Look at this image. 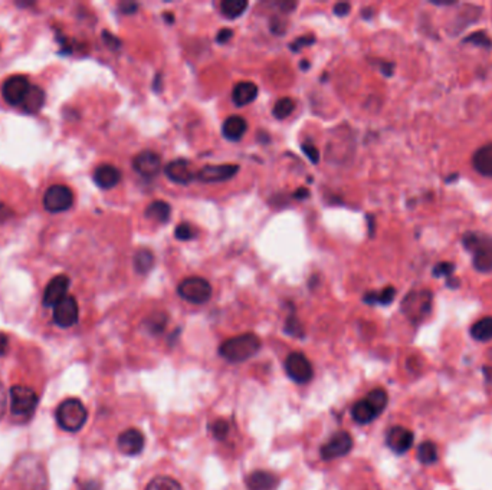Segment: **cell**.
I'll use <instances>...</instances> for the list:
<instances>
[{
    "label": "cell",
    "instance_id": "obj_1",
    "mask_svg": "<svg viewBox=\"0 0 492 490\" xmlns=\"http://www.w3.org/2000/svg\"><path fill=\"white\" fill-rule=\"evenodd\" d=\"M260 338L252 333L229 338L219 347V355L229 363H244L259 352Z\"/></svg>",
    "mask_w": 492,
    "mask_h": 490
},
{
    "label": "cell",
    "instance_id": "obj_2",
    "mask_svg": "<svg viewBox=\"0 0 492 490\" xmlns=\"http://www.w3.org/2000/svg\"><path fill=\"white\" fill-rule=\"evenodd\" d=\"M56 421L59 427L65 432L77 433L87 423L88 411L84 403L78 399H67L62 401L56 408Z\"/></svg>",
    "mask_w": 492,
    "mask_h": 490
},
{
    "label": "cell",
    "instance_id": "obj_3",
    "mask_svg": "<svg viewBox=\"0 0 492 490\" xmlns=\"http://www.w3.org/2000/svg\"><path fill=\"white\" fill-rule=\"evenodd\" d=\"M464 246L472 253V264L478 272L492 271V239L478 233H467L462 239Z\"/></svg>",
    "mask_w": 492,
    "mask_h": 490
},
{
    "label": "cell",
    "instance_id": "obj_4",
    "mask_svg": "<svg viewBox=\"0 0 492 490\" xmlns=\"http://www.w3.org/2000/svg\"><path fill=\"white\" fill-rule=\"evenodd\" d=\"M432 292L428 289L412 290L402 302V312L415 323L423 321L432 311Z\"/></svg>",
    "mask_w": 492,
    "mask_h": 490
},
{
    "label": "cell",
    "instance_id": "obj_5",
    "mask_svg": "<svg viewBox=\"0 0 492 490\" xmlns=\"http://www.w3.org/2000/svg\"><path fill=\"white\" fill-rule=\"evenodd\" d=\"M11 411L15 417L27 420L34 415L39 399L34 389L25 385H13L9 391Z\"/></svg>",
    "mask_w": 492,
    "mask_h": 490
},
{
    "label": "cell",
    "instance_id": "obj_6",
    "mask_svg": "<svg viewBox=\"0 0 492 490\" xmlns=\"http://www.w3.org/2000/svg\"><path fill=\"white\" fill-rule=\"evenodd\" d=\"M212 285L209 281L201 276H190L180 282L177 286V293L182 299L194 304V305H203L212 298Z\"/></svg>",
    "mask_w": 492,
    "mask_h": 490
},
{
    "label": "cell",
    "instance_id": "obj_7",
    "mask_svg": "<svg viewBox=\"0 0 492 490\" xmlns=\"http://www.w3.org/2000/svg\"><path fill=\"white\" fill-rule=\"evenodd\" d=\"M74 191L65 184L51 186L42 198V206L49 213L67 212L74 205Z\"/></svg>",
    "mask_w": 492,
    "mask_h": 490
},
{
    "label": "cell",
    "instance_id": "obj_8",
    "mask_svg": "<svg viewBox=\"0 0 492 490\" xmlns=\"http://www.w3.org/2000/svg\"><path fill=\"white\" fill-rule=\"evenodd\" d=\"M286 375L297 384H307L314 377V368L303 352H291L285 359Z\"/></svg>",
    "mask_w": 492,
    "mask_h": 490
},
{
    "label": "cell",
    "instance_id": "obj_9",
    "mask_svg": "<svg viewBox=\"0 0 492 490\" xmlns=\"http://www.w3.org/2000/svg\"><path fill=\"white\" fill-rule=\"evenodd\" d=\"M353 449V437L347 432H337L328 439L320 449V454L324 460L330 462L347 456Z\"/></svg>",
    "mask_w": 492,
    "mask_h": 490
},
{
    "label": "cell",
    "instance_id": "obj_10",
    "mask_svg": "<svg viewBox=\"0 0 492 490\" xmlns=\"http://www.w3.org/2000/svg\"><path fill=\"white\" fill-rule=\"evenodd\" d=\"M29 88H30V84L25 75H13L4 82L2 96L9 105L18 107V105H22Z\"/></svg>",
    "mask_w": 492,
    "mask_h": 490
},
{
    "label": "cell",
    "instance_id": "obj_11",
    "mask_svg": "<svg viewBox=\"0 0 492 490\" xmlns=\"http://www.w3.org/2000/svg\"><path fill=\"white\" fill-rule=\"evenodd\" d=\"M70 283L71 281L67 275H58L52 278L44 290V295H42L44 307L55 308L63 298H67Z\"/></svg>",
    "mask_w": 492,
    "mask_h": 490
},
{
    "label": "cell",
    "instance_id": "obj_12",
    "mask_svg": "<svg viewBox=\"0 0 492 490\" xmlns=\"http://www.w3.org/2000/svg\"><path fill=\"white\" fill-rule=\"evenodd\" d=\"M78 318L80 308L74 297L68 295L53 308V322L61 328H71L78 322Z\"/></svg>",
    "mask_w": 492,
    "mask_h": 490
},
{
    "label": "cell",
    "instance_id": "obj_13",
    "mask_svg": "<svg viewBox=\"0 0 492 490\" xmlns=\"http://www.w3.org/2000/svg\"><path fill=\"white\" fill-rule=\"evenodd\" d=\"M133 169L137 174L146 179H153L161 170V158L157 153L151 150H144L134 157Z\"/></svg>",
    "mask_w": 492,
    "mask_h": 490
},
{
    "label": "cell",
    "instance_id": "obj_14",
    "mask_svg": "<svg viewBox=\"0 0 492 490\" xmlns=\"http://www.w3.org/2000/svg\"><path fill=\"white\" fill-rule=\"evenodd\" d=\"M239 172L236 165H217V166H205L201 172L196 173V180L202 183H223L234 179Z\"/></svg>",
    "mask_w": 492,
    "mask_h": 490
},
{
    "label": "cell",
    "instance_id": "obj_15",
    "mask_svg": "<svg viewBox=\"0 0 492 490\" xmlns=\"http://www.w3.org/2000/svg\"><path fill=\"white\" fill-rule=\"evenodd\" d=\"M415 434L406 427L395 426L391 427L386 434V444L387 447L396 454H405L409 451L413 446Z\"/></svg>",
    "mask_w": 492,
    "mask_h": 490
},
{
    "label": "cell",
    "instance_id": "obj_16",
    "mask_svg": "<svg viewBox=\"0 0 492 490\" xmlns=\"http://www.w3.org/2000/svg\"><path fill=\"white\" fill-rule=\"evenodd\" d=\"M481 15H482V9L479 6L462 5L461 8H459V12L450 20L449 27H448L452 37H456L458 34H461V32H464L469 25L479 20Z\"/></svg>",
    "mask_w": 492,
    "mask_h": 490
},
{
    "label": "cell",
    "instance_id": "obj_17",
    "mask_svg": "<svg viewBox=\"0 0 492 490\" xmlns=\"http://www.w3.org/2000/svg\"><path fill=\"white\" fill-rule=\"evenodd\" d=\"M164 174L168 176L170 181L182 186H187L193 180H196V173L193 172L190 162L183 158L172 160L169 165L164 167Z\"/></svg>",
    "mask_w": 492,
    "mask_h": 490
},
{
    "label": "cell",
    "instance_id": "obj_18",
    "mask_svg": "<svg viewBox=\"0 0 492 490\" xmlns=\"http://www.w3.org/2000/svg\"><path fill=\"white\" fill-rule=\"evenodd\" d=\"M144 434L137 429H128L122 432L117 439L118 450L124 456H139L144 450Z\"/></svg>",
    "mask_w": 492,
    "mask_h": 490
},
{
    "label": "cell",
    "instance_id": "obj_19",
    "mask_svg": "<svg viewBox=\"0 0 492 490\" xmlns=\"http://www.w3.org/2000/svg\"><path fill=\"white\" fill-rule=\"evenodd\" d=\"M245 484L249 490H275L279 479L268 470H255L245 477Z\"/></svg>",
    "mask_w": 492,
    "mask_h": 490
},
{
    "label": "cell",
    "instance_id": "obj_20",
    "mask_svg": "<svg viewBox=\"0 0 492 490\" xmlns=\"http://www.w3.org/2000/svg\"><path fill=\"white\" fill-rule=\"evenodd\" d=\"M120 181H121V172L111 165H101L94 172V183L103 190L114 188Z\"/></svg>",
    "mask_w": 492,
    "mask_h": 490
},
{
    "label": "cell",
    "instance_id": "obj_21",
    "mask_svg": "<svg viewBox=\"0 0 492 490\" xmlns=\"http://www.w3.org/2000/svg\"><path fill=\"white\" fill-rule=\"evenodd\" d=\"M248 129V122L241 115L227 117L222 125V134L229 141H239Z\"/></svg>",
    "mask_w": 492,
    "mask_h": 490
},
{
    "label": "cell",
    "instance_id": "obj_22",
    "mask_svg": "<svg viewBox=\"0 0 492 490\" xmlns=\"http://www.w3.org/2000/svg\"><path fill=\"white\" fill-rule=\"evenodd\" d=\"M258 85L251 81H242L235 85L232 91V101L236 107H245L253 103L258 96Z\"/></svg>",
    "mask_w": 492,
    "mask_h": 490
},
{
    "label": "cell",
    "instance_id": "obj_23",
    "mask_svg": "<svg viewBox=\"0 0 492 490\" xmlns=\"http://www.w3.org/2000/svg\"><path fill=\"white\" fill-rule=\"evenodd\" d=\"M45 100H46L45 91L38 85H30L20 107H22L23 112L34 115V114H38L44 108Z\"/></svg>",
    "mask_w": 492,
    "mask_h": 490
},
{
    "label": "cell",
    "instance_id": "obj_24",
    "mask_svg": "<svg viewBox=\"0 0 492 490\" xmlns=\"http://www.w3.org/2000/svg\"><path fill=\"white\" fill-rule=\"evenodd\" d=\"M474 169L484 177H492V143L478 148L472 157Z\"/></svg>",
    "mask_w": 492,
    "mask_h": 490
},
{
    "label": "cell",
    "instance_id": "obj_25",
    "mask_svg": "<svg viewBox=\"0 0 492 490\" xmlns=\"http://www.w3.org/2000/svg\"><path fill=\"white\" fill-rule=\"evenodd\" d=\"M379 411L373 407V404L367 400H358L353 407H351V417L357 424H370L372 421H374L379 417Z\"/></svg>",
    "mask_w": 492,
    "mask_h": 490
},
{
    "label": "cell",
    "instance_id": "obj_26",
    "mask_svg": "<svg viewBox=\"0 0 492 490\" xmlns=\"http://www.w3.org/2000/svg\"><path fill=\"white\" fill-rule=\"evenodd\" d=\"M146 217L154 221H158L161 224H166L170 220L172 216V207L169 203L163 202V200H156L153 203H150L146 209Z\"/></svg>",
    "mask_w": 492,
    "mask_h": 490
},
{
    "label": "cell",
    "instance_id": "obj_27",
    "mask_svg": "<svg viewBox=\"0 0 492 490\" xmlns=\"http://www.w3.org/2000/svg\"><path fill=\"white\" fill-rule=\"evenodd\" d=\"M396 298V289L393 286H386L380 292H367L363 297V301L367 305H390Z\"/></svg>",
    "mask_w": 492,
    "mask_h": 490
},
{
    "label": "cell",
    "instance_id": "obj_28",
    "mask_svg": "<svg viewBox=\"0 0 492 490\" xmlns=\"http://www.w3.org/2000/svg\"><path fill=\"white\" fill-rule=\"evenodd\" d=\"M471 335L479 342H488L492 340V316H485L477 321L471 326Z\"/></svg>",
    "mask_w": 492,
    "mask_h": 490
},
{
    "label": "cell",
    "instance_id": "obj_29",
    "mask_svg": "<svg viewBox=\"0 0 492 490\" xmlns=\"http://www.w3.org/2000/svg\"><path fill=\"white\" fill-rule=\"evenodd\" d=\"M417 460L424 465V466H431L434 463L438 462L439 456H438V447L434 441L428 440L423 441L419 447H417Z\"/></svg>",
    "mask_w": 492,
    "mask_h": 490
},
{
    "label": "cell",
    "instance_id": "obj_30",
    "mask_svg": "<svg viewBox=\"0 0 492 490\" xmlns=\"http://www.w3.org/2000/svg\"><path fill=\"white\" fill-rule=\"evenodd\" d=\"M133 264H134V269L140 273V275H146L149 273L153 266H154V254L150 249H140L136 252L134 254V259H133Z\"/></svg>",
    "mask_w": 492,
    "mask_h": 490
},
{
    "label": "cell",
    "instance_id": "obj_31",
    "mask_svg": "<svg viewBox=\"0 0 492 490\" xmlns=\"http://www.w3.org/2000/svg\"><path fill=\"white\" fill-rule=\"evenodd\" d=\"M248 9L246 0H223L220 4L222 15L227 19H236L245 13Z\"/></svg>",
    "mask_w": 492,
    "mask_h": 490
},
{
    "label": "cell",
    "instance_id": "obj_32",
    "mask_svg": "<svg viewBox=\"0 0 492 490\" xmlns=\"http://www.w3.org/2000/svg\"><path fill=\"white\" fill-rule=\"evenodd\" d=\"M168 315L164 312H156L153 315H150L146 321H144V326L146 330L151 334V335H158L164 331V328L168 326Z\"/></svg>",
    "mask_w": 492,
    "mask_h": 490
},
{
    "label": "cell",
    "instance_id": "obj_33",
    "mask_svg": "<svg viewBox=\"0 0 492 490\" xmlns=\"http://www.w3.org/2000/svg\"><path fill=\"white\" fill-rule=\"evenodd\" d=\"M146 490H184L183 486L169 476H157L150 480Z\"/></svg>",
    "mask_w": 492,
    "mask_h": 490
},
{
    "label": "cell",
    "instance_id": "obj_34",
    "mask_svg": "<svg viewBox=\"0 0 492 490\" xmlns=\"http://www.w3.org/2000/svg\"><path fill=\"white\" fill-rule=\"evenodd\" d=\"M295 110V101L292 98H281V100L277 101V104L274 105L272 114L277 120H285L288 118Z\"/></svg>",
    "mask_w": 492,
    "mask_h": 490
},
{
    "label": "cell",
    "instance_id": "obj_35",
    "mask_svg": "<svg viewBox=\"0 0 492 490\" xmlns=\"http://www.w3.org/2000/svg\"><path fill=\"white\" fill-rule=\"evenodd\" d=\"M209 432L213 436V439L223 441L231 433V424H229L225 418H217L213 423L209 424Z\"/></svg>",
    "mask_w": 492,
    "mask_h": 490
},
{
    "label": "cell",
    "instance_id": "obj_36",
    "mask_svg": "<svg viewBox=\"0 0 492 490\" xmlns=\"http://www.w3.org/2000/svg\"><path fill=\"white\" fill-rule=\"evenodd\" d=\"M366 399L373 404V407L379 411V414H381L389 403V396L383 388H374L372 389L370 393L366 396Z\"/></svg>",
    "mask_w": 492,
    "mask_h": 490
},
{
    "label": "cell",
    "instance_id": "obj_37",
    "mask_svg": "<svg viewBox=\"0 0 492 490\" xmlns=\"http://www.w3.org/2000/svg\"><path fill=\"white\" fill-rule=\"evenodd\" d=\"M285 333L291 337H295V338H303L305 334H304V326L303 323L300 322V319L295 316L294 314H291L285 322Z\"/></svg>",
    "mask_w": 492,
    "mask_h": 490
},
{
    "label": "cell",
    "instance_id": "obj_38",
    "mask_svg": "<svg viewBox=\"0 0 492 490\" xmlns=\"http://www.w3.org/2000/svg\"><path fill=\"white\" fill-rule=\"evenodd\" d=\"M464 44H472V45H477V46H481V48H485V49H491L492 48V39L488 37L486 32H482V30L474 32V34L467 37L464 39Z\"/></svg>",
    "mask_w": 492,
    "mask_h": 490
},
{
    "label": "cell",
    "instance_id": "obj_39",
    "mask_svg": "<svg viewBox=\"0 0 492 490\" xmlns=\"http://www.w3.org/2000/svg\"><path fill=\"white\" fill-rule=\"evenodd\" d=\"M175 236L176 239L179 240H191L196 238V231L194 228L189 224V223H180L177 227H176V231H175Z\"/></svg>",
    "mask_w": 492,
    "mask_h": 490
},
{
    "label": "cell",
    "instance_id": "obj_40",
    "mask_svg": "<svg viewBox=\"0 0 492 490\" xmlns=\"http://www.w3.org/2000/svg\"><path fill=\"white\" fill-rule=\"evenodd\" d=\"M313 44H315V37L314 35H304L298 39H295L291 45H289V49L292 52H300L303 48H307V46H311Z\"/></svg>",
    "mask_w": 492,
    "mask_h": 490
},
{
    "label": "cell",
    "instance_id": "obj_41",
    "mask_svg": "<svg viewBox=\"0 0 492 490\" xmlns=\"http://www.w3.org/2000/svg\"><path fill=\"white\" fill-rule=\"evenodd\" d=\"M301 150L308 157V160L313 162V165H318V162H320V151H318V148L314 144L304 143L301 146Z\"/></svg>",
    "mask_w": 492,
    "mask_h": 490
},
{
    "label": "cell",
    "instance_id": "obj_42",
    "mask_svg": "<svg viewBox=\"0 0 492 490\" xmlns=\"http://www.w3.org/2000/svg\"><path fill=\"white\" fill-rule=\"evenodd\" d=\"M455 272V265L450 262H442L439 265L435 266L434 269V276L435 278H441V276H448L450 278L452 273Z\"/></svg>",
    "mask_w": 492,
    "mask_h": 490
},
{
    "label": "cell",
    "instance_id": "obj_43",
    "mask_svg": "<svg viewBox=\"0 0 492 490\" xmlns=\"http://www.w3.org/2000/svg\"><path fill=\"white\" fill-rule=\"evenodd\" d=\"M103 41H104L106 46L113 49V51H118L121 48V41L115 35H113L111 32H108V30L103 32Z\"/></svg>",
    "mask_w": 492,
    "mask_h": 490
},
{
    "label": "cell",
    "instance_id": "obj_44",
    "mask_svg": "<svg viewBox=\"0 0 492 490\" xmlns=\"http://www.w3.org/2000/svg\"><path fill=\"white\" fill-rule=\"evenodd\" d=\"M270 27H271L272 34H275L277 37H279V35H284V34H285V30H286V22L282 20L281 18H272V19H271Z\"/></svg>",
    "mask_w": 492,
    "mask_h": 490
},
{
    "label": "cell",
    "instance_id": "obj_45",
    "mask_svg": "<svg viewBox=\"0 0 492 490\" xmlns=\"http://www.w3.org/2000/svg\"><path fill=\"white\" fill-rule=\"evenodd\" d=\"M278 9H279V12H282V13H291V12H294L295 9H297V6H298V4L297 2H292V0H281V2H275L274 4Z\"/></svg>",
    "mask_w": 492,
    "mask_h": 490
},
{
    "label": "cell",
    "instance_id": "obj_46",
    "mask_svg": "<svg viewBox=\"0 0 492 490\" xmlns=\"http://www.w3.org/2000/svg\"><path fill=\"white\" fill-rule=\"evenodd\" d=\"M232 38H234V30L225 27V29H220V30L217 32L216 42L220 44V45H225V44H227L229 41H231Z\"/></svg>",
    "mask_w": 492,
    "mask_h": 490
},
{
    "label": "cell",
    "instance_id": "obj_47",
    "mask_svg": "<svg viewBox=\"0 0 492 490\" xmlns=\"http://www.w3.org/2000/svg\"><path fill=\"white\" fill-rule=\"evenodd\" d=\"M118 9L124 15H134L137 12V9H139V4H136V2H122V4H120Z\"/></svg>",
    "mask_w": 492,
    "mask_h": 490
},
{
    "label": "cell",
    "instance_id": "obj_48",
    "mask_svg": "<svg viewBox=\"0 0 492 490\" xmlns=\"http://www.w3.org/2000/svg\"><path fill=\"white\" fill-rule=\"evenodd\" d=\"M379 70L384 77H391L395 74V63L393 62H386V60H380L379 62Z\"/></svg>",
    "mask_w": 492,
    "mask_h": 490
},
{
    "label": "cell",
    "instance_id": "obj_49",
    "mask_svg": "<svg viewBox=\"0 0 492 490\" xmlns=\"http://www.w3.org/2000/svg\"><path fill=\"white\" fill-rule=\"evenodd\" d=\"M6 408H8V396H6V389H5V387L2 385V382H0V420H2V417L5 415Z\"/></svg>",
    "mask_w": 492,
    "mask_h": 490
},
{
    "label": "cell",
    "instance_id": "obj_50",
    "mask_svg": "<svg viewBox=\"0 0 492 490\" xmlns=\"http://www.w3.org/2000/svg\"><path fill=\"white\" fill-rule=\"evenodd\" d=\"M350 11H351V5H350V4H346V2L337 4V5H334V8H333L334 15H336V16H339V18H344V16H347V15L350 13Z\"/></svg>",
    "mask_w": 492,
    "mask_h": 490
},
{
    "label": "cell",
    "instance_id": "obj_51",
    "mask_svg": "<svg viewBox=\"0 0 492 490\" xmlns=\"http://www.w3.org/2000/svg\"><path fill=\"white\" fill-rule=\"evenodd\" d=\"M12 216H13L12 209L4 203H0V226H2L5 221H8Z\"/></svg>",
    "mask_w": 492,
    "mask_h": 490
},
{
    "label": "cell",
    "instance_id": "obj_52",
    "mask_svg": "<svg viewBox=\"0 0 492 490\" xmlns=\"http://www.w3.org/2000/svg\"><path fill=\"white\" fill-rule=\"evenodd\" d=\"M292 198L294 199H297V200H304V199H308L310 198V190L307 187H300L294 191L292 194Z\"/></svg>",
    "mask_w": 492,
    "mask_h": 490
},
{
    "label": "cell",
    "instance_id": "obj_53",
    "mask_svg": "<svg viewBox=\"0 0 492 490\" xmlns=\"http://www.w3.org/2000/svg\"><path fill=\"white\" fill-rule=\"evenodd\" d=\"M9 348V338L5 334H0V355H5Z\"/></svg>",
    "mask_w": 492,
    "mask_h": 490
},
{
    "label": "cell",
    "instance_id": "obj_54",
    "mask_svg": "<svg viewBox=\"0 0 492 490\" xmlns=\"http://www.w3.org/2000/svg\"><path fill=\"white\" fill-rule=\"evenodd\" d=\"M81 490H101V484L95 480H89L81 486Z\"/></svg>",
    "mask_w": 492,
    "mask_h": 490
},
{
    "label": "cell",
    "instance_id": "obj_55",
    "mask_svg": "<svg viewBox=\"0 0 492 490\" xmlns=\"http://www.w3.org/2000/svg\"><path fill=\"white\" fill-rule=\"evenodd\" d=\"M153 88H154V91H157V92L161 91V74H157V75H156L154 82H153Z\"/></svg>",
    "mask_w": 492,
    "mask_h": 490
},
{
    "label": "cell",
    "instance_id": "obj_56",
    "mask_svg": "<svg viewBox=\"0 0 492 490\" xmlns=\"http://www.w3.org/2000/svg\"><path fill=\"white\" fill-rule=\"evenodd\" d=\"M459 283H461V282H459L458 279H455L453 276L448 278V282H446V285H448L449 288H452V289H456V288H459Z\"/></svg>",
    "mask_w": 492,
    "mask_h": 490
},
{
    "label": "cell",
    "instance_id": "obj_57",
    "mask_svg": "<svg viewBox=\"0 0 492 490\" xmlns=\"http://www.w3.org/2000/svg\"><path fill=\"white\" fill-rule=\"evenodd\" d=\"M163 18H164V20H166L169 25H173V23H175V19H176L175 15H173L172 12H166V13L163 15Z\"/></svg>",
    "mask_w": 492,
    "mask_h": 490
},
{
    "label": "cell",
    "instance_id": "obj_58",
    "mask_svg": "<svg viewBox=\"0 0 492 490\" xmlns=\"http://www.w3.org/2000/svg\"><path fill=\"white\" fill-rule=\"evenodd\" d=\"M367 221H369V231H370V236L374 235V217L367 216Z\"/></svg>",
    "mask_w": 492,
    "mask_h": 490
},
{
    "label": "cell",
    "instance_id": "obj_59",
    "mask_svg": "<svg viewBox=\"0 0 492 490\" xmlns=\"http://www.w3.org/2000/svg\"><path fill=\"white\" fill-rule=\"evenodd\" d=\"M484 373H485V377H486V380H488V381H492V368H489V367H485V368H484Z\"/></svg>",
    "mask_w": 492,
    "mask_h": 490
},
{
    "label": "cell",
    "instance_id": "obj_60",
    "mask_svg": "<svg viewBox=\"0 0 492 490\" xmlns=\"http://www.w3.org/2000/svg\"><path fill=\"white\" fill-rule=\"evenodd\" d=\"M432 5H435V6H452L456 4L455 2H432Z\"/></svg>",
    "mask_w": 492,
    "mask_h": 490
},
{
    "label": "cell",
    "instance_id": "obj_61",
    "mask_svg": "<svg viewBox=\"0 0 492 490\" xmlns=\"http://www.w3.org/2000/svg\"><path fill=\"white\" fill-rule=\"evenodd\" d=\"M373 12H374V11L370 9V8H369V9H365V11H363V16H365L366 19H369V18L373 16Z\"/></svg>",
    "mask_w": 492,
    "mask_h": 490
},
{
    "label": "cell",
    "instance_id": "obj_62",
    "mask_svg": "<svg viewBox=\"0 0 492 490\" xmlns=\"http://www.w3.org/2000/svg\"><path fill=\"white\" fill-rule=\"evenodd\" d=\"M308 67H310V62H307V60H305V62H301V68H303V70L305 68V71H307Z\"/></svg>",
    "mask_w": 492,
    "mask_h": 490
},
{
    "label": "cell",
    "instance_id": "obj_63",
    "mask_svg": "<svg viewBox=\"0 0 492 490\" xmlns=\"http://www.w3.org/2000/svg\"><path fill=\"white\" fill-rule=\"evenodd\" d=\"M455 179H458V174H453L452 177H449V179H446V183H450L452 180H455Z\"/></svg>",
    "mask_w": 492,
    "mask_h": 490
}]
</instances>
